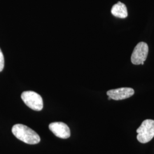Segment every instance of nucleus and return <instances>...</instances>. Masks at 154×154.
Here are the masks:
<instances>
[{
    "instance_id": "nucleus-7",
    "label": "nucleus",
    "mask_w": 154,
    "mask_h": 154,
    "mask_svg": "<svg viewBox=\"0 0 154 154\" xmlns=\"http://www.w3.org/2000/svg\"><path fill=\"white\" fill-rule=\"evenodd\" d=\"M111 11L114 16L120 18H125L128 16L126 6L121 2H118L114 5Z\"/></svg>"
},
{
    "instance_id": "nucleus-6",
    "label": "nucleus",
    "mask_w": 154,
    "mask_h": 154,
    "mask_svg": "<svg viewBox=\"0 0 154 154\" xmlns=\"http://www.w3.org/2000/svg\"><path fill=\"white\" fill-rule=\"evenodd\" d=\"M134 89L130 88H122L112 89L107 92V95L111 99L116 100H119L128 98L134 94Z\"/></svg>"
},
{
    "instance_id": "nucleus-8",
    "label": "nucleus",
    "mask_w": 154,
    "mask_h": 154,
    "mask_svg": "<svg viewBox=\"0 0 154 154\" xmlns=\"http://www.w3.org/2000/svg\"><path fill=\"white\" fill-rule=\"evenodd\" d=\"M4 57L3 53L0 49V72H2L4 67Z\"/></svg>"
},
{
    "instance_id": "nucleus-5",
    "label": "nucleus",
    "mask_w": 154,
    "mask_h": 154,
    "mask_svg": "<svg viewBox=\"0 0 154 154\" xmlns=\"http://www.w3.org/2000/svg\"><path fill=\"white\" fill-rule=\"evenodd\" d=\"M50 130L56 137L67 139L70 137V130L68 126L63 122H53L49 125Z\"/></svg>"
},
{
    "instance_id": "nucleus-1",
    "label": "nucleus",
    "mask_w": 154,
    "mask_h": 154,
    "mask_svg": "<svg viewBox=\"0 0 154 154\" xmlns=\"http://www.w3.org/2000/svg\"><path fill=\"white\" fill-rule=\"evenodd\" d=\"M12 133L18 139L29 144H36L40 142L38 134L28 126L17 124L12 127Z\"/></svg>"
},
{
    "instance_id": "nucleus-2",
    "label": "nucleus",
    "mask_w": 154,
    "mask_h": 154,
    "mask_svg": "<svg viewBox=\"0 0 154 154\" xmlns=\"http://www.w3.org/2000/svg\"><path fill=\"white\" fill-rule=\"evenodd\" d=\"M137 139L141 143H148L154 137V121L146 119L137 130Z\"/></svg>"
},
{
    "instance_id": "nucleus-3",
    "label": "nucleus",
    "mask_w": 154,
    "mask_h": 154,
    "mask_svg": "<svg viewBox=\"0 0 154 154\" xmlns=\"http://www.w3.org/2000/svg\"><path fill=\"white\" fill-rule=\"evenodd\" d=\"M21 98L25 104L32 110L37 111L42 110L43 100L38 94L32 91H24L21 94Z\"/></svg>"
},
{
    "instance_id": "nucleus-4",
    "label": "nucleus",
    "mask_w": 154,
    "mask_h": 154,
    "mask_svg": "<svg viewBox=\"0 0 154 154\" xmlns=\"http://www.w3.org/2000/svg\"><path fill=\"white\" fill-rule=\"evenodd\" d=\"M149 53L148 45L144 42L138 43L133 50L131 61L134 65H144Z\"/></svg>"
}]
</instances>
